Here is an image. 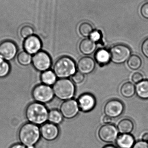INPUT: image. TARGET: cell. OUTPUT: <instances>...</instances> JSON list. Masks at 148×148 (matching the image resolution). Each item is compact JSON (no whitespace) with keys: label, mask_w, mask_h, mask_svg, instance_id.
<instances>
[{"label":"cell","mask_w":148,"mask_h":148,"mask_svg":"<svg viewBox=\"0 0 148 148\" xmlns=\"http://www.w3.org/2000/svg\"><path fill=\"white\" fill-rule=\"evenodd\" d=\"M123 103L117 99H112L107 102L104 107V113L106 116L111 118L120 116L124 111Z\"/></svg>","instance_id":"obj_10"},{"label":"cell","mask_w":148,"mask_h":148,"mask_svg":"<svg viewBox=\"0 0 148 148\" xmlns=\"http://www.w3.org/2000/svg\"><path fill=\"white\" fill-rule=\"evenodd\" d=\"M112 121V118L109 117V116H104L103 119V123L106 124H109V123H111Z\"/></svg>","instance_id":"obj_35"},{"label":"cell","mask_w":148,"mask_h":148,"mask_svg":"<svg viewBox=\"0 0 148 148\" xmlns=\"http://www.w3.org/2000/svg\"><path fill=\"white\" fill-rule=\"evenodd\" d=\"M127 66L130 69L136 70L139 69L142 65V60L140 56L132 55L127 60Z\"/></svg>","instance_id":"obj_23"},{"label":"cell","mask_w":148,"mask_h":148,"mask_svg":"<svg viewBox=\"0 0 148 148\" xmlns=\"http://www.w3.org/2000/svg\"><path fill=\"white\" fill-rule=\"evenodd\" d=\"M34 30L33 28L29 25H25L21 28L20 34L22 38H26L34 35Z\"/></svg>","instance_id":"obj_28"},{"label":"cell","mask_w":148,"mask_h":148,"mask_svg":"<svg viewBox=\"0 0 148 148\" xmlns=\"http://www.w3.org/2000/svg\"><path fill=\"white\" fill-rule=\"evenodd\" d=\"M132 148H148V143L142 140L136 142Z\"/></svg>","instance_id":"obj_34"},{"label":"cell","mask_w":148,"mask_h":148,"mask_svg":"<svg viewBox=\"0 0 148 148\" xmlns=\"http://www.w3.org/2000/svg\"><path fill=\"white\" fill-rule=\"evenodd\" d=\"M32 56L26 51L19 53L17 56V61L20 65L27 66L32 63Z\"/></svg>","instance_id":"obj_25"},{"label":"cell","mask_w":148,"mask_h":148,"mask_svg":"<svg viewBox=\"0 0 148 148\" xmlns=\"http://www.w3.org/2000/svg\"><path fill=\"white\" fill-rule=\"evenodd\" d=\"M117 128L113 124H106L102 126L98 131L100 139L103 142L111 143L115 141L118 136Z\"/></svg>","instance_id":"obj_8"},{"label":"cell","mask_w":148,"mask_h":148,"mask_svg":"<svg viewBox=\"0 0 148 148\" xmlns=\"http://www.w3.org/2000/svg\"><path fill=\"white\" fill-rule=\"evenodd\" d=\"M93 31H94V29L93 27L89 23H82L79 26V33L84 37L89 36Z\"/></svg>","instance_id":"obj_26"},{"label":"cell","mask_w":148,"mask_h":148,"mask_svg":"<svg viewBox=\"0 0 148 148\" xmlns=\"http://www.w3.org/2000/svg\"><path fill=\"white\" fill-rule=\"evenodd\" d=\"M116 144L120 148H132L135 142L134 136L130 134H122L117 137Z\"/></svg>","instance_id":"obj_17"},{"label":"cell","mask_w":148,"mask_h":148,"mask_svg":"<svg viewBox=\"0 0 148 148\" xmlns=\"http://www.w3.org/2000/svg\"><path fill=\"white\" fill-rule=\"evenodd\" d=\"M23 47L24 51L31 55H34L41 51L42 42L38 36L34 35L25 39Z\"/></svg>","instance_id":"obj_12"},{"label":"cell","mask_w":148,"mask_h":148,"mask_svg":"<svg viewBox=\"0 0 148 148\" xmlns=\"http://www.w3.org/2000/svg\"><path fill=\"white\" fill-rule=\"evenodd\" d=\"M142 139V141L148 143V133H146L143 134Z\"/></svg>","instance_id":"obj_36"},{"label":"cell","mask_w":148,"mask_h":148,"mask_svg":"<svg viewBox=\"0 0 148 148\" xmlns=\"http://www.w3.org/2000/svg\"><path fill=\"white\" fill-rule=\"evenodd\" d=\"M136 93L138 97L143 100L148 99V80H143L136 86Z\"/></svg>","instance_id":"obj_20"},{"label":"cell","mask_w":148,"mask_h":148,"mask_svg":"<svg viewBox=\"0 0 148 148\" xmlns=\"http://www.w3.org/2000/svg\"><path fill=\"white\" fill-rule=\"evenodd\" d=\"M25 114L29 121L35 125L45 123L48 118L47 108L43 103L37 102L29 104L26 108Z\"/></svg>","instance_id":"obj_1"},{"label":"cell","mask_w":148,"mask_h":148,"mask_svg":"<svg viewBox=\"0 0 148 148\" xmlns=\"http://www.w3.org/2000/svg\"><path fill=\"white\" fill-rule=\"evenodd\" d=\"M52 88L54 96L63 101L72 99L75 94V86L73 82L68 78L58 79Z\"/></svg>","instance_id":"obj_3"},{"label":"cell","mask_w":148,"mask_h":148,"mask_svg":"<svg viewBox=\"0 0 148 148\" xmlns=\"http://www.w3.org/2000/svg\"><path fill=\"white\" fill-rule=\"evenodd\" d=\"M19 137L23 145L28 147L34 146L40 139V130L35 124L26 123L20 129Z\"/></svg>","instance_id":"obj_4"},{"label":"cell","mask_w":148,"mask_h":148,"mask_svg":"<svg viewBox=\"0 0 148 148\" xmlns=\"http://www.w3.org/2000/svg\"><path fill=\"white\" fill-rule=\"evenodd\" d=\"M109 51L111 61L116 64L124 63L131 56V49L124 44L115 45L110 48Z\"/></svg>","instance_id":"obj_5"},{"label":"cell","mask_w":148,"mask_h":148,"mask_svg":"<svg viewBox=\"0 0 148 148\" xmlns=\"http://www.w3.org/2000/svg\"><path fill=\"white\" fill-rule=\"evenodd\" d=\"M10 66L8 62L0 58V78H3L9 74Z\"/></svg>","instance_id":"obj_27"},{"label":"cell","mask_w":148,"mask_h":148,"mask_svg":"<svg viewBox=\"0 0 148 148\" xmlns=\"http://www.w3.org/2000/svg\"><path fill=\"white\" fill-rule=\"evenodd\" d=\"M32 64L37 71L43 73L49 70L52 64V61L47 53L41 51L33 56Z\"/></svg>","instance_id":"obj_7"},{"label":"cell","mask_w":148,"mask_h":148,"mask_svg":"<svg viewBox=\"0 0 148 148\" xmlns=\"http://www.w3.org/2000/svg\"><path fill=\"white\" fill-rule=\"evenodd\" d=\"M120 91L123 96L126 98H130L135 94L136 87L132 82H126L122 85Z\"/></svg>","instance_id":"obj_22"},{"label":"cell","mask_w":148,"mask_h":148,"mask_svg":"<svg viewBox=\"0 0 148 148\" xmlns=\"http://www.w3.org/2000/svg\"><path fill=\"white\" fill-rule=\"evenodd\" d=\"M132 80L136 84L143 80V76L142 74L140 73H136L132 76Z\"/></svg>","instance_id":"obj_33"},{"label":"cell","mask_w":148,"mask_h":148,"mask_svg":"<svg viewBox=\"0 0 148 148\" xmlns=\"http://www.w3.org/2000/svg\"><path fill=\"white\" fill-rule=\"evenodd\" d=\"M103 148H116L114 146H112V145H108V146H106Z\"/></svg>","instance_id":"obj_38"},{"label":"cell","mask_w":148,"mask_h":148,"mask_svg":"<svg viewBox=\"0 0 148 148\" xmlns=\"http://www.w3.org/2000/svg\"><path fill=\"white\" fill-rule=\"evenodd\" d=\"M84 75L79 72H76L71 77L72 82L76 84L81 83L84 81Z\"/></svg>","instance_id":"obj_30"},{"label":"cell","mask_w":148,"mask_h":148,"mask_svg":"<svg viewBox=\"0 0 148 148\" xmlns=\"http://www.w3.org/2000/svg\"><path fill=\"white\" fill-rule=\"evenodd\" d=\"M134 125L132 120L128 118L120 121L117 125L118 131L121 134H129L134 130Z\"/></svg>","instance_id":"obj_19"},{"label":"cell","mask_w":148,"mask_h":148,"mask_svg":"<svg viewBox=\"0 0 148 148\" xmlns=\"http://www.w3.org/2000/svg\"><path fill=\"white\" fill-rule=\"evenodd\" d=\"M54 91L51 86L44 84L35 86L32 91V96L36 101L40 103H47L54 98Z\"/></svg>","instance_id":"obj_6"},{"label":"cell","mask_w":148,"mask_h":148,"mask_svg":"<svg viewBox=\"0 0 148 148\" xmlns=\"http://www.w3.org/2000/svg\"><path fill=\"white\" fill-rule=\"evenodd\" d=\"M17 48L11 41L6 40L0 43V58L6 61L12 60L16 56Z\"/></svg>","instance_id":"obj_11"},{"label":"cell","mask_w":148,"mask_h":148,"mask_svg":"<svg viewBox=\"0 0 148 148\" xmlns=\"http://www.w3.org/2000/svg\"><path fill=\"white\" fill-rule=\"evenodd\" d=\"M57 77L54 71L48 70L43 72L41 75V81L43 84L48 86L54 85L56 82Z\"/></svg>","instance_id":"obj_21"},{"label":"cell","mask_w":148,"mask_h":148,"mask_svg":"<svg viewBox=\"0 0 148 148\" xmlns=\"http://www.w3.org/2000/svg\"><path fill=\"white\" fill-rule=\"evenodd\" d=\"M89 39L96 43H103L102 34L100 30H94L89 36Z\"/></svg>","instance_id":"obj_29"},{"label":"cell","mask_w":148,"mask_h":148,"mask_svg":"<svg viewBox=\"0 0 148 148\" xmlns=\"http://www.w3.org/2000/svg\"><path fill=\"white\" fill-rule=\"evenodd\" d=\"M10 148H26V147L21 144H17L13 145Z\"/></svg>","instance_id":"obj_37"},{"label":"cell","mask_w":148,"mask_h":148,"mask_svg":"<svg viewBox=\"0 0 148 148\" xmlns=\"http://www.w3.org/2000/svg\"><path fill=\"white\" fill-rule=\"evenodd\" d=\"M60 110L63 117L68 119L76 117L80 110L77 101L73 99L64 101L61 105Z\"/></svg>","instance_id":"obj_9"},{"label":"cell","mask_w":148,"mask_h":148,"mask_svg":"<svg viewBox=\"0 0 148 148\" xmlns=\"http://www.w3.org/2000/svg\"><path fill=\"white\" fill-rule=\"evenodd\" d=\"M48 120L51 123L56 125L62 122L63 116L60 111L57 110H52L49 112Z\"/></svg>","instance_id":"obj_24"},{"label":"cell","mask_w":148,"mask_h":148,"mask_svg":"<svg viewBox=\"0 0 148 148\" xmlns=\"http://www.w3.org/2000/svg\"><path fill=\"white\" fill-rule=\"evenodd\" d=\"M76 65L73 59L68 56H63L56 60L53 71L59 79L67 78L75 73Z\"/></svg>","instance_id":"obj_2"},{"label":"cell","mask_w":148,"mask_h":148,"mask_svg":"<svg viewBox=\"0 0 148 148\" xmlns=\"http://www.w3.org/2000/svg\"><path fill=\"white\" fill-rule=\"evenodd\" d=\"M94 60L101 66L107 65L111 61L109 51L104 48L98 49L95 53Z\"/></svg>","instance_id":"obj_16"},{"label":"cell","mask_w":148,"mask_h":148,"mask_svg":"<svg viewBox=\"0 0 148 148\" xmlns=\"http://www.w3.org/2000/svg\"><path fill=\"white\" fill-rule=\"evenodd\" d=\"M78 106L83 112L91 111L95 107L96 100L94 96L89 93H85L81 95L77 100Z\"/></svg>","instance_id":"obj_13"},{"label":"cell","mask_w":148,"mask_h":148,"mask_svg":"<svg viewBox=\"0 0 148 148\" xmlns=\"http://www.w3.org/2000/svg\"><path fill=\"white\" fill-rule=\"evenodd\" d=\"M95 66V61L89 56L81 58L78 61L76 66L78 72L83 75L91 73L94 70Z\"/></svg>","instance_id":"obj_14"},{"label":"cell","mask_w":148,"mask_h":148,"mask_svg":"<svg viewBox=\"0 0 148 148\" xmlns=\"http://www.w3.org/2000/svg\"><path fill=\"white\" fill-rule=\"evenodd\" d=\"M141 51L143 55L148 59V38L145 39L141 45Z\"/></svg>","instance_id":"obj_31"},{"label":"cell","mask_w":148,"mask_h":148,"mask_svg":"<svg viewBox=\"0 0 148 148\" xmlns=\"http://www.w3.org/2000/svg\"><path fill=\"white\" fill-rule=\"evenodd\" d=\"M28 148H34V146H30V147H28Z\"/></svg>","instance_id":"obj_39"},{"label":"cell","mask_w":148,"mask_h":148,"mask_svg":"<svg viewBox=\"0 0 148 148\" xmlns=\"http://www.w3.org/2000/svg\"><path fill=\"white\" fill-rule=\"evenodd\" d=\"M79 48L83 54L89 55L95 51L96 44L89 39H83L80 42Z\"/></svg>","instance_id":"obj_18"},{"label":"cell","mask_w":148,"mask_h":148,"mask_svg":"<svg viewBox=\"0 0 148 148\" xmlns=\"http://www.w3.org/2000/svg\"><path fill=\"white\" fill-rule=\"evenodd\" d=\"M41 134L45 140L52 141L55 140L59 135V129L55 124L46 123L43 124L41 130Z\"/></svg>","instance_id":"obj_15"},{"label":"cell","mask_w":148,"mask_h":148,"mask_svg":"<svg viewBox=\"0 0 148 148\" xmlns=\"http://www.w3.org/2000/svg\"><path fill=\"white\" fill-rule=\"evenodd\" d=\"M140 14L144 18L148 19V2H146L142 4L141 7Z\"/></svg>","instance_id":"obj_32"}]
</instances>
